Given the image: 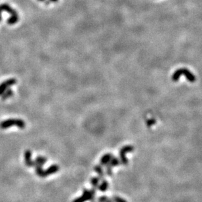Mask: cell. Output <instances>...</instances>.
I'll return each instance as SVG.
<instances>
[{
	"label": "cell",
	"instance_id": "6da1fadb",
	"mask_svg": "<svg viewBox=\"0 0 202 202\" xmlns=\"http://www.w3.org/2000/svg\"><path fill=\"white\" fill-rule=\"evenodd\" d=\"M17 127L19 129H23L26 127V124L24 120L21 119H8L3 120V122L0 123V128L2 129H6L8 128L11 127L12 126Z\"/></svg>",
	"mask_w": 202,
	"mask_h": 202
},
{
	"label": "cell",
	"instance_id": "7a4b0ae2",
	"mask_svg": "<svg viewBox=\"0 0 202 202\" xmlns=\"http://www.w3.org/2000/svg\"><path fill=\"white\" fill-rule=\"evenodd\" d=\"M182 75L185 76L186 79L189 82H194L196 81V76H194L193 74L186 68H181L177 70L176 72L173 74V77H172V80H173L174 82H177Z\"/></svg>",
	"mask_w": 202,
	"mask_h": 202
},
{
	"label": "cell",
	"instance_id": "3957f363",
	"mask_svg": "<svg viewBox=\"0 0 202 202\" xmlns=\"http://www.w3.org/2000/svg\"><path fill=\"white\" fill-rule=\"evenodd\" d=\"M96 196V190L93 188L91 190L84 189L83 194L81 197L76 198L73 202H85L87 201H95Z\"/></svg>",
	"mask_w": 202,
	"mask_h": 202
},
{
	"label": "cell",
	"instance_id": "277c9868",
	"mask_svg": "<svg viewBox=\"0 0 202 202\" xmlns=\"http://www.w3.org/2000/svg\"><path fill=\"white\" fill-rule=\"evenodd\" d=\"M133 150V147L131 146H125L123 147L120 151V162L123 165H127L128 163V160L127 157H125V154L128 152H132Z\"/></svg>",
	"mask_w": 202,
	"mask_h": 202
},
{
	"label": "cell",
	"instance_id": "5b68a950",
	"mask_svg": "<svg viewBox=\"0 0 202 202\" xmlns=\"http://www.w3.org/2000/svg\"><path fill=\"white\" fill-rule=\"evenodd\" d=\"M16 80L14 78H11L9 79L6 81H4L3 82H2L0 84V96L2 95V93L5 91L7 89L11 87V86L14 85L16 83Z\"/></svg>",
	"mask_w": 202,
	"mask_h": 202
},
{
	"label": "cell",
	"instance_id": "8992f818",
	"mask_svg": "<svg viewBox=\"0 0 202 202\" xmlns=\"http://www.w3.org/2000/svg\"><path fill=\"white\" fill-rule=\"evenodd\" d=\"M3 11H6L7 13L11 14V15H13V14H18L15 10L13 9L12 7H10L9 4L7 3H3L0 5V21H1V13Z\"/></svg>",
	"mask_w": 202,
	"mask_h": 202
},
{
	"label": "cell",
	"instance_id": "52a82bcc",
	"mask_svg": "<svg viewBox=\"0 0 202 202\" xmlns=\"http://www.w3.org/2000/svg\"><path fill=\"white\" fill-rule=\"evenodd\" d=\"M24 161L26 166L28 167H34L35 166L34 161L32 159V152L30 150H27L24 152Z\"/></svg>",
	"mask_w": 202,
	"mask_h": 202
},
{
	"label": "cell",
	"instance_id": "ba28073f",
	"mask_svg": "<svg viewBox=\"0 0 202 202\" xmlns=\"http://www.w3.org/2000/svg\"><path fill=\"white\" fill-rule=\"evenodd\" d=\"M58 170H59V167L57 166V165H52V166H51L48 169L45 170V177L49 175H51L55 174V173H56V172L58 171Z\"/></svg>",
	"mask_w": 202,
	"mask_h": 202
},
{
	"label": "cell",
	"instance_id": "9c48e42d",
	"mask_svg": "<svg viewBox=\"0 0 202 202\" xmlns=\"http://www.w3.org/2000/svg\"><path fill=\"white\" fill-rule=\"evenodd\" d=\"M114 156L112 154L108 153L104 154L100 159V165L101 166H106V165L109 163L110 161L112 159V157Z\"/></svg>",
	"mask_w": 202,
	"mask_h": 202
},
{
	"label": "cell",
	"instance_id": "30bf717a",
	"mask_svg": "<svg viewBox=\"0 0 202 202\" xmlns=\"http://www.w3.org/2000/svg\"><path fill=\"white\" fill-rule=\"evenodd\" d=\"M13 95V90L9 88L8 89H7L5 91L2 93V95H1V98L2 100H7V98L11 97Z\"/></svg>",
	"mask_w": 202,
	"mask_h": 202
},
{
	"label": "cell",
	"instance_id": "8fae6325",
	"mask_svg": "<svg viewBox=\"0 0 202 202\" xmlns=\"http://www.w3.org/2000/svg\"><path fill=\"white\" fill-rule=\"evenodd\" d=\"M95 171L97 172L98 175V178H99L100 180H103L104 179V172L103 171V169L101 166H96L94 167Z\"/></svg>",
	"mask_w": 202,
	"mask_h": 202
},
{
	"label": "cell",
	"instance_id": "7c38bea8",
	"mask_svg": "<svg viewBox=\"0 0 202 202\" xmlns=\"http://www.w3.org/2000/svg\"><path fill=\"white\" fill-rule=\"evenodd\" d=\"M108 186H109V185H108V181H106V180L103 179L102 183L99 184V185H98L97 188L100 191L104 192H106L108 188Z\"/></svg>",
	"mask_w": 202,
	"mask_h": 202
},
{
	"label": "cell",
	"instance_id": "4fadbf2b",
	"mask_svg": "<svg viewBox=\"0 0 202 202\" xmlns=\"http://www.w3.org/2000/svg\"><path fill=\"white\" fill-rule=\"evenodd\" d=\"M46 161H47V158L45 157L38 156L36 158L35 161H34V163H35V166L38 165V166H43V165L46 163Z\"/></svg>",
	"mask_w": 202,
	"mask_h": 202
},
{
	"label": "cell",
	"instance_id": "5bb4252c",
	"mask_svg": "<svg viewBox=\"0 0 202 202\" xmlns=\"http://www.w3.org/2000/svg\"><path fill=\"white\" fill-rule=\"evenodd\" d=\"M34 167H36L35 170H36V173L37 174V175L40 177H45V170L43 169L42 166L36 165V166H35Z\"/></svg>",
	"mask_w": 202,
	"mask_h": 202
},
{
	"label": "cell",
	"instance_id": "9a60e30c",
	"mask_svg": "<svg viewBox=\"0 0 202 202\" xmlns=\"http://www.w3.org/2000/svg\"><path fill=\"white\" fill-rule=\"evenodd\" d=\"M19 17L18 14H13V15L10 16L8 20H7V24H10V25H13V24H16L19 21Z\"/></svg>",
	"mask_w": 202,
	"mask_h": 202
},
{
	"label": "cell",
	"instance_id": "2e32d148",
	"mask_svg": "<svg viewBox=\"0 0 202 202\" xmlns=\"http://www.w3.org/2000/svg\"><path fill=\"white\" fill-rule=\"evenodd\" d=\"M100 179L98 177H93L91 180V183L92 184L93 188L97 190L100 184Z\"/></svg>",
	"mask_w": 202,
	"mask_h": 202
},
{
	"label": "cell",
	"instance_id": "e0dca14e",
	"mask_svg": "<svg viewBox=\"0 0 202 202\" xmlns=\"http://www.w3.org/2000/svg\"><path fill=\"white\" fill-rule=\"evenodd\" d=\"M108 164H109L110 166H111L112 167H116L120 164V161L119 160V159L117 158V157L113 156L110 161V162Z\"/></svg>",
	"mask_w": 202,
	"mask_h": 202
},
{
	"label": "cell",
	"instance_id": "ac0fdd59",
	"mask_svg": "<svg viewBox=\"0 0 202 202\" xmlns=\"http://www.w3.org/2000/svg\"><path fill=\"white\" fill-rule=\"evenodd\" d=\"M106 173L107 174V175L108 176H112V167L110 166L109 164H107L106 166Z\"/></svg>",
	"mask_w": 202,
	"mask_h": 202
},
{
	"label": "cell",
	"instance_id": "d6986e66",
	"mask_svg": "<svg viewBox=\"0 0 202 202\" xmlns=\"http://www.w3.org/2000/svg\"><path fill=\"white\" fill-rule=\"evenodd\" d=\"M113 201L114 202H127L123 198H121L118 196H114L113 197Z\"/></svg>",
	"mask_w": 202,
	"mask_h": 202
},
{
	"label": "cell",
	"instance_id": "ffe728a7",
	"mask_svg": "<svg viewBox=\"0 0 202 202\" xmlns=\"http://www.w3.org/2000/svg\"><path fill=\"white\" fill-rule=\"evenodd\" d=\"M108 197L106 196H101L99 198H98V202H105L108 199Z\"/></svg>",
	"mask_w": 202,
	"mask_h": 202
},
{
	"label": "cell",
	"instance_id": "44dd1931",
	"mask_svg": "<svg viewBox=\"0 0 202 202\" xmlns=\"http://www.w3.org/2000/svg\"><path fill=\"white\" fill-rule=\"evenodd\" d=\"M105 202H114V201H113V200H112V199H109V198H108V199H107V200H106V201Z\"/></svg>",
	"mask_w": 202,
	"mask_h": 202
},
{
	"label": "cell",
	"instance_id": "7402d4cb",
	"mask_svg": "<svg viewBox=\"0 0 202 202\" xmlns=\"http://www.w3.org/2000/svg\"><path fill=\"white\" fill-rule=\"evenodd\" d=\"M51 2H53V3H56V2H57L58 0H49Z\"/></svg>",
	"mask_w": 202,
	"mask_h": 202
},
{
	"label": "cell",
	"instance_id": "603a6c76",
	"mask_svg": "<svg viewBox=\"0 0 202 202\" xmlns=\"http://www.w3.org/2000/svg\"><path fill=\"white\" fill-rule=\"evenodd\" d=\"M39 1H45V0H38Z\"/></svg>",
	"mask_w": 202,
	"mask_h": 202
}]
</instances>
